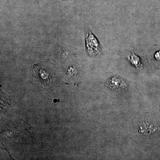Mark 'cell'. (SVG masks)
I'll list each match as a JSON object with an SVG mask.
<instances>
[{
	"label": "cell",
	"instance_id": "2",
	"mask_svg": "<svg viewBox=\"0 0 160 160\" xmlns=\"http://www.w3.org/2000/svg\"><path fill=\"white\" fill-rule=\"evenodd\" d=\"M32 74L38 82L44 86H47L50 82V75L46 69L38 65H34L32 69Z\"/></svg>",
	"mask_w": 160,
	"mask_h": 160
},
{
	"label": "cell",
	"instance_id": "4",
	"mask_svg": "<svg viewBox=\"0 0 160 160\" xmlns=\"http://www.w3.org/2000/svg\"><path fill=\"white\" fill-rule=\"evenodd\" d=\"M62 1H69V0H61Z\"/></svg>",
	"mask_w": 160,
	"mask_h": 160
},
{
	"label": "cell",
	"instance_id": "1",
	"mask_svg": "<svg viewBox=\"0 0 160 160\" xmlns=\"http://www.w3.org/2000/svg\"><path fill=\"white\" fill-rule=\"evenodd\" d=\"M86 50L87 54L91 57H97L102 54V49L96 37L89 30L85 34Z\"/></svg>",
	"mask_w": 160,
	"mask_h": 160
},
{
	"label": "cell",
	"instance_id": "3",
	"mask_svg": "<svg viewBox=\"0 0 160 160\" xmlns=\"http://www.w3.org/2000/svg\"><path fill=\"white\" fill-rule=\"evenodd\" d=\"M128 58L130 62L134 66H136L137 67L141 66V62L140 58L134 53H129L128 55Z\"/></svg>",
	"mask_w": 160,
	"mask_h": 160
}]
</instances>
